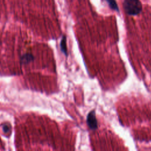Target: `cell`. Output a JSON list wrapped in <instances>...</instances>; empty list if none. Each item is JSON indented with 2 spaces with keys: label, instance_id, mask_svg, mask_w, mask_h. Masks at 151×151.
Masks as SVG:
<instances>
[{
  "label": "cell",
  "instance_id": "277c9868",
  "mask_svg": "<svg viewBox=\"0 0 151 151\" xmlns=\"http://www.w3.org/2000/svg\"><path fill=\"white\" fill-rule=\"evenodd\" d=\"M60 48L62 52L65 55H67V45H66V37L64 35L62 38V40L60 42Z\"/></svg>",
  "mask_w": 151,
  "mask_h": 151
},
{
  "label": "cell",
  "instance_id": "8992f818",
  "mask_svg": "<svg viewBox=\"0 0 151 151\" xmlns=\"http://www.w3.org/2000/svg\"><path fill=\"white\" fill-rule=\"evenodd\" d=\"M2 129H3L4 132L7 133V132H8L9 131L10 127H9V126L8 124H4L2 125Z\"/></svg>",
  "mask_w": 151,
  "mask_h": 151
},
{
  "label": "cell",
  "instance_id": "5b68a950",
  "mask_svg": "<svg viewBox=\"0 0 151 151\" xmlns=\"http://www.w3.org/2000/svg\"><path fill=\"white\" fill-rule=\"evenodd\" d=\"M107 1V2L108 3L110 8L116 11L119 12V9L118 7V5L116 2L115 0H106Z\"/></svg>",
  "mask_w": 151,
  "mask_h": 151
},
{
  "label": "cell",
  "instance_id": "7a4b0ae2",
  "mask_svg": "<svg viewBox=\"0 0 151 151\" xmlns=\"http://www.w3.org/2000/svg\"><path fill=\"white\" fill-rule=\"evenodd\" d=\"M87 123L88 127L93 130H96L98 127L97 121L96 117V113L94 110L91 111L87 115Z\"/></svg>",
  "mask_w": 151,
  "mask_h": 151
},
{
  "label": "cell",
  "instance_id": "3957f363",
  "mask_svg": "<svg viewBox=\"0 0 151 151\" xmlns=\"http://www.w3.org/2000/svg\"><path fill=\"white\" fill-rule=\"evenodd\" d=\"M34 60V57L32 54L25 53L20 57V63L21 64H27Z\"/></svg>",
  "mask_w": 151,
  "mask_h": 151
},
{
  "label": "cell",
  "instance_id": "6da1fadb",
  "mask_svg": "<svg viewBox=\"0 0 151 151\" xmlns=\"http://www.w3.org/2000/svg\"><path fill=\"white\" fill-rule=\"evenodd\" d=\"M123 8L127 14L136 15L142 11V5L139 0H124Z\"/></svg>",
  "mask_w": 151,
  "mask_h": 151
}]
</instances>
